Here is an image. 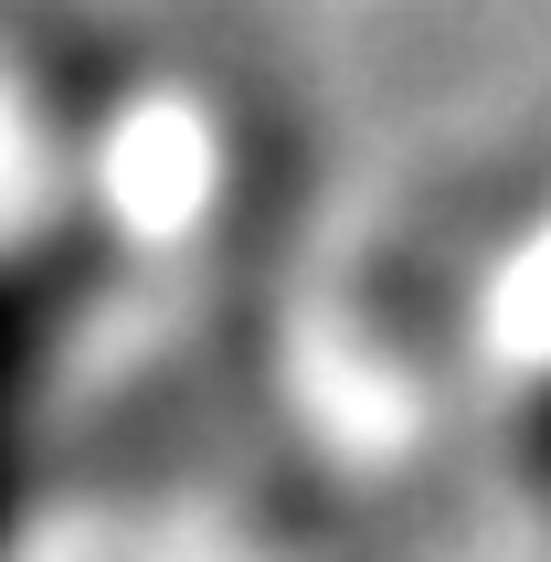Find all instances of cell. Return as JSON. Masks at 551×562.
Masks as SVG:
<instances>
[{
	"label": "cell",
	"instance_id": "obj_1",
	"mask_svg": "<svg viewBox=\"0 0 551 562\" xmlns=\"http://www.w3.org/2000/svg\"><path fill=\"white\" fill-rule=\"evenodd\" d=\"M86 297H95V255L64 234L0 255V414H43V382H54L64 340L86 329Z\"/></svg>",
	"mask_w": 551,
	"mask_h": 562
},
{
	"label": "cell",
	"instance_id": "obj_2",
	"mask_svg": "<svg viewBox=\"0 0 551 562\" xmlns=\"http://www.w3.org/2000/svg\"><path fill=\"white\" fill-rule=\"evenodd\" d=\"M32 499H43V425L32 414H0V562L22 552Z\"/></svg>",
	"mask_w": 551,
	"mask_h": 562
},
{
	"label": "cell",
	"instance_id": "obj_3",
	"mask_svg": "<svg viewBox=\"0 0 551 562\" xmlns=\"http://www.w3.org/2000/svg\"><path fill=\"white\" fill-rule=\"evenodd\" d=\"M520 468H530V488H551V382L530 393V414H520Z\"/></svg>",
	"mask_w": 551,
	"mask_h": 562
}]
</instances>
